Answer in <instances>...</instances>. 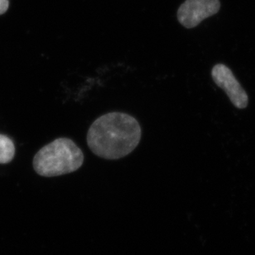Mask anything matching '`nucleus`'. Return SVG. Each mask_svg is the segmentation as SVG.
<instances>
[{
  "instance_id": "obj_1",
  "label": "nucleus",
  "mask_w": 255,
  "mask_h": 255,
  "mask_svg": "<svg viewBox=\"0 0 255 255\" xmlns=\"http://www.w3.org/2000/svg\"><path fill=\"white\" fill-rule=\"evenodd\" d=\"M141 139V128L132 116L109 113L94 121L87 134L94 154L105 159H118L130 154Z\"/></svg>"
},
{
  "instance_id": "obj_2",
  "label": "nucleus",
  "mask_w": 255,
  "mask_h": 255,
  "mask_svg": "<svg viewBox=\"0 0 255 255\" xmlns=\"http://www.w3.org/2000/svg\"><path fill=\"white\" fill-rule=\"evenodd\" d=\"M82 150L68 138H58L41 148L33 159V168L39 175L56 177L73 173L84 163Z\"/></svg>"
},
{
  "instance_id": "obj_3",
  "label": "nucleus",
  "mask_w": 255,
  "mask_h": 255,
  "mask_svg": "<svg viewBox=\"0 0 255 255\" xmlns=\"http://www.w3.org/2000/svg\"><path fill=\"white\" fill-rule=\"evenodd\" d=\"M220 0H185L177 12L178 22L186 28L197 27L207 17L217 14Z\"/></svg>"
},
{
  "instance_id": "obj_4",
  "label": "nucleus",
  "mask_w": 255,
  "mask_h": 255,
  "mask_svg": "<svg viewBox=\"0 0 255 255\" xmlns=\"http://www.w3.org/2000/svg\"><path fill=\"white\" fill-rule=\"evenodd\" d=\"M212 80L217 86L223 89L234 106L239 109L248 106V94L236 80L230 68L224 64H217L212 68Z\"/></svg>"
},
{
  "instance_id": "obj_5",
  "label": "nucleus",
  "mask_w": 255,
  "mask_h": 255,
  "mask_svg": "<svg viewBox=\"0 0 255 255\" xmlns=\"http://www.w3.org/2000/svg\"><path fill=\"white\" fill-rule=\"evenodd\" d=\"M15 155L13 142L6 135L0 134V164H7L12 161Z\"/></svg>"
},
{
  "instance_id": "obj_6",
  "label": "nucleus",
  "mask_w": 255,
  "mask_h": 255,
  "mask_svg": "<svg viewBox=\"0 0 255 255\" xmlns=\"http://www.w3.org/2000/svg\"><path fill=\"white\" fill-rule=\"evenodd\" d=\"M8 7H9L8 0H0V15L3 14L7 12Z\"/></svg>"
}]
</instances>
